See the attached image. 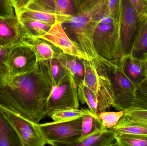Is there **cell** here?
<instances>
[{
  "mask_svg": "<svg viewBox=\"0 0 147 146\" xmlns=\"http://www.w3.org/2000/svg\"><path fill=\"white\" fill-rule=\"evenodd\" d=\"M53 87L47 61L37 62L32 71L9 77L0 85V107L38 124L47 117Z\"/></svg>",
  "mask_w": 147,
  "mask_h": 146,
  "instance_id": "1",
  "label": "cell"
},
{
  "mask_svg": "<svg viewBox=\"0 0 147 146\" xmlns=\"http://www.w3.org/2000/svg\"><path fill=\"white\" fill-rule=\"evenodd\" d=\"M62 23L65 32L73 36L88 60L108 62L98 55L94 48L93 36L99 21L91 8L76 15L65 17Z\"/></svg>",
  "mask_w": 147,
  "mask_h": 146,
  "instance_id": "2",
  "label": "cell"
},
{
  "mask_svg": "<svg viewBox=\"0 0 147 146\" xmlns=\"http://www.w3.org/2000/svg\"><path fill=\"white\" fill-rule=\"evenodd\" d=\"M93 41L98 55L109 62L120 65L123 56L120 42L119 21L99 23L94 33Z\"/></svg>",
  "mask_w": 147,
  "mask_h": 146,
  "instance_id": "3",
  "label": "cell"
},
{
  "mask_svg": "<svg viewBox=\"0 0 147 146\" xmlns=\"http://www.w3.org/2000/svg\"><path fill=\"white\" fill-rule=\"evenodd\" d=\"M82 117L65 121L53 122L38 125L47 145L75 146L81 137Z\"/></svg>",
  "mask_w": 147,
  "mask_h": 146,
  "instance_id": "4",
  "label": "cell"
},
{
  "mask_svg": "<svg viewBox=\"0 0 147 146\" xmlns=\"http://www.w3.org/2000/svg\"><path fill=\"white\" fill-rule=\"evenodd\" d=\"M84 65L85 75L83 84L96 96L99 103V113L107 111L114 104L111 73L105 74L98 72L94 63L90 60H84Z\"/></svg>",
  "mask_w": 147,
  "mask_h": 146,
  "instance_id": "5",
  "label": "cell"
},
{
  "mask_svg": "<svg viewBox=\"0 0 147 146\" xmlns=\"http://www.w3.org/2000/svg\"><path fill=\"white\" fill-rule=\"evenodd\" d=\"M78 85L70 73L62 81L53 87L47 103V116L51 117L55 111L71 109H78Z\"/></svg>",
  "mask_w": 147,
  "mask_h": 146,
  "instance_id": "6",
  "label": "cell"
},
{
  "mask_svg": "<svg viewBox=\"0 0 147 146\" xmlns=\"http://www.w3.org/2000/svg\"><path fill=\"white\" fill-rule=\"evenodd\" d=\"M140 21L130 0H121L119 30L123 58L130 55Z\"/></svg>",
  "mask_w": 147,
  "mask_h": 146,
  "instance_id": "7",
  "label": "cell"
},
{
  "mask_svg": "<svg viewBox=\"0 0 147 146\" xmlns=\"http://www.w3.org/2000/svg\"><path fill=\"white\" fill-rule=\"evenodd\" d=\"M111 80L114 94L112 107L117 111L127 109L134 100L137 85L125 74L121 63L111 70Z\"/></svg>",
  "mask_w": 147,
  "mask_h": 146,
  "instance_id": "8",
  "label": "cell"
},
{
  "mask_svg": "<svg viewBox=\"0 0 147 146\" xmlns=\"http://www.w3.org/2000/svg\"><path fill=\"white\" fill-rule=\"evenodd\" d=\"M0 109L18 135L22 146H44L47 145L38 124L1 107Z\"/></svg>",
  "mask_w": 147,
  "mask_h": 146,
  "instance_id": "9",
  "label": "cell"
},
{
  "mask_svg": "<svg viewBox=\"0 0 147 146\" xmlns=\"http://www.w3.org/2000/svg\"><path fill=\"white\" fill-rule=\"evenodd\" d=\"M4 63L9 77H13L32 71L37 61L32 50L22 43L11 49Z\"/></svg>",
  "mask_w": 147,
  "mask_h": 146,
  "instance_id": "10",
  "label": "cell"
},
{
  "mask_svg": "<svg viewBox=\"0 0 147 146\" xmlns=\"http://www.w3.org/2000/svg\"><path fill=\"white\" fill-rule=\"evenodd\" d=\"M38 37L49 41L60 49L64 54L88 60L78 44L72 40L65 32L61 22H56L46 34Z\"/></svg>",
  "mask_w": 147,
  "mask_h": 146,
  "instance_id": "11",
  "label": "cell"
},
{
  "mask_svg": "<svg viewBox=\"0 0 147 146\" xmlns=\"http://www.w3.org/2000/svg\"><path fill=\"white\" fill-rule=\"evenodd\" d=\"M22 39L23 44L34 53L37 62L59 58L63 52L59 48L44 39L24 35Z\"/></svg>",
  "mask_w": 147,
  "mask_h": 146,
  "instance_id": "12",
  "label": "cell"
},
{
  "mask_svg": "<svg viewBox=\"0 0 147 146\" xmlns=\"http://www.w3.org/2000/svg\"><path fill=\"white\" fill-rule=\"evenodd\" d=\"M24 32L16 16L0 18V45H6L22 40Z\"/></svg>",
  "mask_w": 147,
  "mask_h": 146,
  "instance_id": "13",
  "label": "cell"
},
{
  "mask_svg": "<svg viewBox=\"0 0 147 146\" xmlns=\"http://www.w3.org/2000/svg\"><path fill=\"white\" fill-rule=\"evenodd\" d=\"M146 58L137 59L129 55L125 57L121 62L125 74L136 85H139L147 78Z\"/></svg>",
  "mask_w": 147,
  "mask_h": 146,
  "instance_id": "14",
  "label": "cell"
},
{
  "mask_svg": "<svg viewBox=\"0 0 147 146\" xmlns=\"http://www.w3.org/2000/svg\"><path fill=\"white\" fill-rule=\"evenodd\" d=\"M115 137L111 129L102 128L80 139L75 146H115Z\"/></svg>",
  "mask_w": 147,
  "mask_h": 146,
  "instance_id": "15",
  "label": "cell"
},
{
  "mask_svg": "<svg viewBox=\"0 0 147 146\" xmlns=\"http://www.w3.org/2000/svg\"><path fill=\"white\" fill-rule=\"evenodd\" d=\"M65 67L70 73L78 85L84 83L85 75L84 60L62 52L58 58Z\"/></svg>",
  "mask_w": 147,
  "mask_h": 146,
  "instance_id": "16",
  "label": "cell"
},
{
  "mask_svg": "<svg viewBox=\"0 0 147 146\" xmlns=\"http://www.w3.org/2000/svg\"><path fill=\"white\" fill-rule=\"evenodd\" d=\"M129 55L137 59L147 57V15L140 22Z\"/></svg>",
  "mask_w": 147,
  "mask_h": 146,
  "instance_id": "17",
  "label": "cell"
},
{
  "mask_svg": "<svg viewBox=\"0 0 147 146\" xmlns=\"http://www.w3.org/2000/svg\"><path fill=\"white\" fill-rule=\"evenodd\" d=\"M0 146H22L18 135L0 109Z\"/></svg>",
  "mask_w": 147,
  "mask_h": 146,
  "instance_id": "18",
  "label": "cell"
},
{
  "mask_svg": "<svg viewBox=\"0 0 147 146\" xmlns=\"http://www.w3.org/2000/svg\"><path fill=\"white\" fill-rule=\"evenodd\" d=\"M111 129L115 136L122 134H135L147 136V123L132 121L122 117Z\"/></svg>",
  "mask_w": 147,
  "mask_h": 146,
  "instance_id": "19",
  "label": "cell"
},
{
  "mask_svg": "<svg viewBox=\"0 0 147 146\" xmlns=\"http://www.w3.org/2000/svg\"><path fill=\"white\" fill-rule=\"evenodd\" d=\"M19 19H29L39 21L53 25L59 22V16L57 14L40 10L25 9L16 14Z\"/></svg>",
  "mask_w": 147,
  "mask_h": 146,
  "instance_id": "20",
  "label": "cell"
},
{
  "mask_svg": "<svg viewBox=\"0 0 147 146\" xmlns=\"http://www.w3.org/2000/svg\"><path fill=\"white\" fill-rule=\"evenodd\" d=\"M24 35L30 37H40L46 34L52 26L35 20L19 19Z\"/></svg>",
  "mask_w": 147,
  "mask_h": 146,
  "instance_id": "21",
  "label": "cell"
},
{
  "mask_svg": "<svg viewBox=\"0 0 147 146\" xmlns=\"http://www.w3.org/2000/svg\"><path fill=\"white\" fill-rule=\"evenodd\" d=\"M78 98L82 104H86L90 111L96 115L98 116L99 103L96 96L94 93L86 86L78 85Z\"/></svg>",
  "mask_w": 147,
  "mask_h": 146,
  "instance_id": "22",
  "label": "cell"
},
{
  "mask_svg": "<svg viewBox=\"0 0 147 146\" xmlns=\"http://www.w3.org/2000/svg\"><path fill=\"white\" fill-rule=\"evenodd\" d=\"M53 87L58 85L70 72L62 64L58 58L47 60Z\"/></svg>",
  "mask_w": 147,
  "mask_h": 146,
  "instance_id": "23",
  "label": "cell"
},
{
  "mask_svg": "<svg viewBox=\"0 0 147 146\" xmlns=\"http://www.w3.org/2000/svg\"><path fill=\"white\" fill-rule=\"evenodd\" d=\"M91 114L92 113L90 110L86 109H71L55 111L50 117L55 122L65 121H72Z\"/></svg>",
  "mask_w": 147,
  "mask_h": 146,
  "instance_id": "24",
  "label": "cell"
},
{
  "mask_svg": "<svg viewBox=\"0 0 147 146\" xmlns=\"http://www.w3.org/2000/svg\"><path fill=\"white\" fill-rule=\"evenodd\" d=\"M103 127L102 121L98 117V116L91 114L83 117L82 132L81 137L80 139L89 135Z\"/></svg>",
  "mask_w": 147,
  "mask_h": 146,
  "instance_id": "25",
  "label": "cell"
},
{
  "mask_svg": "<svg viewBox=\"0 0 147 146\" xmlns=\"http://www.w3.org/2000/svg\"><path fill=\"white\" fill-rule=\"evenodd\" d=\"M115 146H147V136L135 134L116 135Z\"/></svg>",
  "mask_w": 147,
  "mask_h": 146,
  "instance_id": "26",
  "label": "cell"
},
{
  "mask_svg": "<svg viewBox=\"0 0 147 146\" xmlns=\"http://www.w3.org/2000/svg\"><path fill=\"white\" fill-rule=\"evenodd\" d=\"M22 43V39L21 41L17 43L6 45H0V85L9 77L7 68L4 62L9 51L14 46Z\"/></svg>",
  "mask_w": 147,
  "mask_h": 146,
  "instance_id": "27",
  "label": "cell"
},
{
  "mask_svg": "<svg viewBox=\"0 0 147 146\" xmlns=\"http://www.w3.org/2000/svg\"><path fill=\"white\" fill-rule=\"evenodd\" d=\"M131 107L147 109V78L137 85Z\"/></svg>",
  "mask_w": 147,
  "mask_h": 146,
  "instance_id": "28",
  "label": "cell"
},
{
  "mask_svg": "<svg viewBox=\"0 0 147 146\" xmlns=\"http://www.w3.org/2000/svg\"><path fill=\"white\" fill-rule=\"evenodd\" d=\"M57 14L61 17L73 16L78 14L73 0H55Z\"/></svg>",
  "mask_w": 147,
  "mask_h": 146,
  "instance_id": "29",
  "label": "cell"
},
{
  "mask_svg": "<svg viewBox=\"0 0 147 146\" xmlns=\"http://www.w3.org/2000/svg\"><path fill=\"white\" fill-rule=\"evenodd\" d=\"M125 112V110L120 111L118 112L103 111L99 113L98 116L102 121L103 126L110 129L117 125L124 115Z\"/></svg>",
  "mask_w": 147,
  "mask_h": 146,
  "instance_id": "30",
  "label": "cell"
},
{
  "mask_svg": "<svg viewBox=\"0 0 147 146\" xmlns=\"http://www.w3.org/2000/svg\"><path fill=\"white\" fill-rule=\"evenodd\" d=\"M123 117L132 121L147 123V109L130 107L125 110Z\"/></svg>",
  "mask_w": 147,
  "mask_h": 146,
  "instance_id": "31",
  "label": "cell"
},
{
  "mask_svg": "<svg viewBox=\"0 0 147 146\" xmlns=\"http://www.w3.org/2000/svg\"><path fill=\"white\" fill-rule=\"evenodd\" d=\"M26 9L40 10L57 14L55 0H33Z\"/></svg>",
  "mask_w": 147,
  "mask_h": 146,
  "instance_id": "32",
  "label": "cell"
},
{
  "mask_svg": "<svg viewBox=\"0 0 147 146\" xmlns=\"http://www.w3.org/2000/svg\"><path fill=\"white\" fill-rule=\"evenodd\" d=\"M121 0H107L105 14L116 20L119 21Z\"/></svg>",
  "mask_w": 147,
  "mask_h": 146,
  "instance_id": "33",
  "label": "cell"
},
{
  "mask_svg": "<svg viewBox=\"0 0 147 146\" xmlns=\"http://www.w3.org/2000/svg\"><path fill=\"white\" fill-rule=\"evenodd\" d=\"M15 15L14 9L10 0H0V16L6 18Z\"/></svg>",
  "mask_w": 147,
  "mask_h": 146,
  "instance_id": "34",
  "label": "cell"
},
{
  "mask_svg": "<svg viewBox=\"0 0 147 146\" xmlns=\"http://www.w3.org/2000/svg\"><path fill=\"white\" fill-rule=\"evenodd\" d=\"M141 21L147 15V2L145 0H130Z\"/></svg>",
  "mask_w": 147,
  "mask_h": 146,
  "instance_id": "35",
  "label": "cell"
},
{
  "mask_svg": "<svg viewBox=\"0 0 147 146\" xmlns=\"http://www.w3.org/2000/svg\"><path fill=\"white\" fill-rule=\"evenodd\" d=\"M98 0H78L75 3L78 13L88 10L93 6Z\"/></svg>",
  "mask_w": 147,
  "mask_h": 146,
  "instance_id": "36",
  "label": "cell"
},
{
  "mask_svg": "<svg viewBox=\"0 0 147 146\" xmlns=\"http://www.w3.org/2000/svg\"><path fill=\"white\" fill-rule=\"evenodd\" d=\"M14 9L15 14L25 9L32 1L33 0H10Z\"/></svg>",
  "mask_w": 147,
  "mask_h": 146,
  "instance_id": "37",
  "label": "cell"
},
{
  "mask_svg": "<svg viewBox=\"0 0 147 146\" xmlns=\"http://www.w3.org/2000/svg\"><path fill=\"white\" fill-rule=\"evenodd\" d=\"M146 75L147 78V57L146 60Z\"/></svg>",
  "mask_w": 147,
  "mask_h": 146,
  "instance_id": "38",
  "label": "cell"
},
{
  "mask_svg": "<svg viewBox=\"0 0 147 146\" xmlns=\"http://www.w3.org/2000/svg\"><path fill=\"white\" fill-rule=\"evenodd\" d=\"M77 1H78V0H73L74 2V3H75Z\"/></svg>",
  "mask_w": 147,
  "mask_h": 146,
  "instance_id": "39",
  "label": "cell"
},
{
  "mask_svg": "<svg viewBox=\"0 0 147 146\" xmlns=\"http://www.w3.org/2000/svg\"><path fill=\"white\" fill-rule=\"evenodd\" d=\"M145 1H146L147 2V0H145Z\"/></svg>",
  "mask_w": 147,
  "mask_h": 146,
  "instance_id": "40",
  "label": "cell"
},
{
  "mask_svg": "<svg viewBox=\"0 0 147 146\" xmlns=\"http://www.w3.org/2000/svg\"><path fill=\"white\" fill-rule=\"evenodd\" d=\"M0 18H2V17H1V16H0Z\"/></svg>",
  "mask_w": 147,
  "mask_h": 146,
  "instance_id": "41",
  "label": "cell"
}]
</instances>
